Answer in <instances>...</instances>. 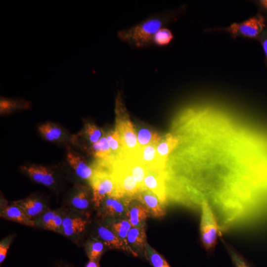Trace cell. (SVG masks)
Instances as JSON below:
<instances>
[{"label": "cell", "instance_id": "obj_1", "mask_svg": "<svg viewBox=\"0 0 267 267\" xmlns=\"http://www.w3.org/2000/svg\"><path fill=\"white\" fill-rule=\"evenodd\" d=\"M167 10L154 14L138 24L118 32V38L123 42L135 48H142L154 45L153 39L160 29L176 20L183 10Z\"/></svg>", "mask_w": 267, "mask_h": 267}, {"label": "cell", "instance_id": "obj_2", "mask_svg": "<svg viewBox=\"0 0 267 267\" xmlns=\"http://www.w3.org/2000/svg\"><path fill=\"white\" fill-rule=\"evenodd\" d=\"M121 95L117 96L116 104L117 122L116 129L118 131L123 146L124 155H135L139 150L137 135L134 126L129 119Z\"/></svg>", "mask_w": 267, "mask_h": 267}, {"label": "cell", "instance_id": "obj_3", "mask_svg": "<svg viewBox=\"0 0 267 267\" xmlns=\"http://www.w3.org/2000/svg\"><path fill=\"white\" fill-rule=\"evenodd\" d=\"M200 234L202 244L209 255L216 246L220 235V227L212 205L206 200L200 203Z\"/></svg>", "mask_w": 267, "mask_h": 267}, {"label": "cell", "instance_id": "obj_4", "mask_svg": "<svg viewBox=\"0 0 267 267\" xmlns=\"http://www.w3.org/2000/svg\"><path fill=\"white\" fill-rule=\"evenodd\" d=\"M267 20L263 15L258 12L243 22H235L226 27L214 28L207 31L225 32L233 39L242 37L257 40L267 27Z\"/></svg>", "mask_w": 267, "mask_h": 267}, {"label": "cell", "instance_id": "obj_5", "mask_svg": "<svg viewBox=\"0 0 267 267\" xmlns=\"http://www.w3.org/2000/svg\"><path fill=\"white\" fill-rule=\"evenodd\" d=\"M89 182L94 207L98 208L102 201L108 196L119 197L115 181L108 167L107 170L100 168L95 169L94 175Z\"/></svg>", "mask_w": 267, "mask_h": 267}, {"label": "cell", "instance_id": "obj_6", "mask_svg": "<svg viewBox=\"0 0 267 267\" xmlns=\"http://www.w3.org/2000/svg\"><path fill=\"white\" fill-rule=\"evenodd\" d=\"M110 171L116 183L119 197L134 198L141 190L120 157L112 162Z\"/></svg>", "mask_w": 267, "mask_h": 267}, {"label": "cell", "instance_id": "obj_7", "mask_svg": "<svg viewBox=\"0 0 267 267\" xmlns=\"http://www.w3.org/2000/svg\"><path fill=\"white\" fill-rule=\"evenodd\" d=\"M89 224L86 213L67 208L63 222L62 235L80 245Z\"/></svg>", "mask_w": 267, "mask_h": 267}, {"label": "cell", "instance_id": "obj_8", "mask_svg": "<svg viewBox=\"0 0 267 267\" xmlns=\"http://www.w3.org/2000/svg\"><path fill=\"white\" fill-rule=\"evenodd\" d=\"M130 198L108 196L98 208V215L103 220L117 219L125 217L127 219Z\"/></svg>", "mask_w": 267, "mask_h": 267}, {"label": "cell", "instance_id": "obj_9", "mask_svg": "<svg viewBox=\"0 0 267 267\" xmlns=\"http://www.w3.org/2000/svg\"><path fill=\"white\" fill-rule=\"evenodd\" d=\"M143 189L152 191L164 204L167 198L166 170L147 169Z\"/></svg>", "mask_w": 267, "mask_h": 267}, {"label": "cell", "instance_id": "obj_10", "mask_svg": "<svg viewBox=\"0 0 267 267\" xmlns=\"http://www.w3.org/2000/svg\"><path fill=\"white\" fill-rule=\"evenodd\" d=\"M91 204L93 205L92 193L89 188L82 185L75 187L68 200V209L86 214Z\"/></svg>", "mask_w": 267, "mask_h": 267}, {"label": "cell", "instance_id": "obj_11", "mask_svg": "<svg viewBox=\"0 0 267 267\" xmlns=\"http://www.w3.org/2000/svg\"><path fill=\"white\" fill-rule=\"evenodd\" d=\"M94 237L100 240L107 248L121 250L134 257H138L134 251L117 237L106 225H100L96 228Z\"/></svg>", "mask_w": 267, "mask_h": 267}, {"label": "cell", "instance_id": "obj_12", "mask_svg": "<svg viewBox=\"0 0 267 267\" xmlns=\"http://www.w3.org/2000/svg\"><path fill=\"white\" fill-rule=\"evenodd\" d=\"M0 217L26 226L35 227L34 221L30 219L21 208L11 203L8 204L3 200L0 201Z\"/></svg>", "mask_w": 267, "mask_h": 267}, {"label": "cell", "instance_id": "obj_13", "mask_svg": "<svg viewBox=\"0 0 267 267\" xmlns=\"http://www.w3.org/2000/svg\"><path fill=\"white\" fill-rule=\"evenodd\" d=\"M150 214L147 208L139 200L134 198L130 199L127 219L132 227L145 226L146 221Z\"/></svg>", "mask_w": 267, "mask_h": 267}, {"label": "cell", "instance_id": "obj_14", "mask_svg": "<svg viewBox=\"0 0 267 267\" xmlns=\"http://www.w3.org/2000/svg\"><path fill=\"white\" fill-rule=\"evenodd\" d=\"M11 203L21 208L31 220H34L49 209L45 202L36 196H30L12 201Z\"/></svg>", "mask_w": 267, "mask_h": 267}, {"label": "cell", "instance_id": "obj_15", "mask_svg": "<svg viewBox=\"0 0 267 267\" xmlns=\"http://www.w3.org/2000/svg\"><path fill=\"white\" fill-rule=\"evenodd\" d=\"M21 170L34 181L50 187L55 183L54 172L49 168L38 165L23 166Z\"/></svg>", "mask_w": 267, "mask_h": 267}, {"label": "cell", "instance_id": "obj_16", "mask_svg": "<svg viewBox=\"0 0 267 267\" xmlns=\"http://www.w3.org/2000/svg\"><path fill=\"white\" fill-rule=\"evenodd\" d=\"M141 202L154 217L160 218L165 215L163 203L158 197L148 189L140 190L134 198Z\"/></svg>", "mask_w": 267, "mask_h": 267}, {"label": "cell", "instance_id": "obj_17", "mask_svg": "<svg viewBox=\"0 0 267 267\" xmlns=\"http://www.w3.org/2000/svg\"><path fill=\"white\" fill-rule=\"evenodd\" d=\"M178 138L173 133L166 134L157 145V153L161 167L166 169L170 155L178 144Z\"/></svg>", "mask_w": 267, "mask_h": 267}, {"label": "cell", "instance_id": "obj_18", "mask_svg": "<svg viewBox=\"0 0 267 267\" xmlns=\"http://www.w3.org/2000/svg\"><path fill=\"white\" fill-rule=\"evenodd\" d=\"M66 160L78 177L84 180H90L94 170L87 164L83 158L75 153L68 152Z\"/></svg>", "mask_w": 267, "mask_h": 267}, {"label": "cell", "instance_id": "obj_19", "mask_svg": "<svg viewBox=\"0 0 267 267\" xmlns=\"http://www.w3.org/2000/svg\"><path fill=\"white\" fill-rule=\"evenodd\" d=\"M119 157L132 174L140 189L142 190L147 168L138 160L136 155L131 156L123 154Z\"/></svg>", "mask_w": 267, "mask_h": 267}, {"label": "cell", "instance_id": "obj_20", "mask_svg": "<svg viewBox=\"0 0 267 267\" xmlns=\"http://www.w3.org/2000/svg\"><path fill=\"white\" fill-rule=\"evenodd\" d=\"M145 226L132 227L128 232L127 243L128 246L138 256L144 255L147 244Z\"/></svg>", "mask_w": 267, "mask_h": 267}, {"label": "cell", "instance_id": "obj_21", "mask_svg": "<svg viewBox=\"0 0 267 267\" xmlns=\"http://www.w3.org/2000/svg\"><path fill=\"white\" fill-rule=\"evenodd\" d=\"M136 156L147 169L166 170L161 167L159 163L156 144H151L140 148Z\"/></svg>", "mask_w": 267, "mask_h": 267}, {"label": "cell", "instance_id": "obj_22", "mask_svg": "<svg viewBox=\"0 0 267 267\" xmlns=\"http://www.w3.org/2000/svg\"><path fill=\"white\" fill-rule=\"evenodd\" d=\"M105 221H107L106 225L129 247L127 243V236L132 226L128 220L117 219H107Z\"/></svg>", "mask_w": 267, "mask_h": 267}, {"label": "cell", "instance_id": "obj_23", "mask_svg": "<svg viewBox=\"0 0 267 267\" xmlns=\"http://www.w3.org/2000/svg\"><path fill=\"white\" fill-rule=\"evenodd\" d=\"M89 152L101 161H109L114 159L112 151L106 136H103L96 143L92 144Z\"/></svg>", "mask_w": 267, "mask_h": 267}, {"label": "cell", "instance_id": "obj_24", "mask_svg": "<svg viewBox=\"0 0 267 267\" xmlns=\"http://www.w3.org/2000/svg\"><path fill=\"white\" fill-rule=\"evenodd\" d=\"M84 248L89 260L100 261L107 248L100 240L93 237L86 241Z\"/></svg>", "mask_w": 267, "mask_h": 267}, {"label": "cell", "instance_id": "obj_25", "mask_svg": "<svg viewBox=\"0 0 267 267\" xmlns=\"http://www.w3.org/2000/svg\"><path fill=\"white\" fill-rule=\"evenodd\" d=\"M38 130L41 134L49 141L58 140L63 135L61 129L50 123L41 125L38 127Z\"/></svg>", "mask_w": 267, "mask_h": 267}, {"label": "cell", "instance_id": "obj_26", "mask_svg": "<svg viewBox=\"0 0 267 267\" xmlns=\"http://www.w3.org/2000/svg\"><path fill=\"white\" fill-rule=\"evenodd\" d=\"M144 257L153 267H171L164 257L147 243L144 252Z\"/></svg>", "mask_w": 267, "mask_h": 267}, {"label": "cell", "instance_id": "obj_27", "mask_svg": "<svg viewBox=\"0 0 267 267\" xmlns=\"http://www.w3.org/2000/svg\"><path fill=\"white\" fill-rule=\"evenodd\" d=\"M139 148L147 145H157L162 138L158 133L147 129H140L137 134Z\"/></svg>", "mask_w": 267, "mask_h": 267}, {"label": "cell", "instance_id": "obj_28", "mask_svg": "<svg viewBox=\"0 0 267 267\" xmlns=\"http://www.w3.org/2000/svg\"><path fill=\"white\" fill-rule=\"evenodd\" d=\"M106 137L111 150L113 158L116 159L122 155L123 146L118 131L116 129L114 131H111L108 133Z\"/></svg>", "mask_w": 267, "mask_h": 267}, {"label": "cell", "instance_id": "obj_29", "mask_svg": "<svg viewBox=\"0 0 267 267\" xmlns=\"http://www.w3.org/2000/svg\"><path fill=\"white\" fill-rule=\"evenodd\" d=\"M224 244L233 267H254L251 263L231 245L225 242Z\"/></svg>", "mask_w": 267, "mask_h": 267}, {"label": "cell", "instance_id": "obj_30", "mask_svg": "<svg viewBox=\"0 0 267 267\" xmlns=\"http://www.w3.org/2000/svg\"><path fill=\"white\" fill-rule=\"evenodd\" d=\"M29 103L25 101L12 100L1 97L0 101V111L1 114H6L14 110L25 108Z\"/></svg>", "mask_w": 267, "mask_h": 267}, {"label": "cell", "instance_id": "obj_31", "mask_svg": "<svg viewBox=\"0 0 267 267\" xmlns=\"http://www.w3.org/2000/svg\"><path fill=\"white\" fill-rule=\"evenodd\" d=\"M57 211L58 209L54 210L49 209L43 213L34 220L35 227L48 230L49 225Z\"/></svg>", "mask_w": 267, "mask_h": 267}, {"label": "cell", "instance_id": "obj_32", "mask_svg": "<svg viewBox=\"0 0 267 267\" xmlns=\"http://www.w3.org/2000/svg\"><path fill=\"white\" fill-rule=\"evenodd\" d=\"M174 39L172 31L165 27L159 31L154 35L153 39L154 45L166 46L170 44Z\"/></svg>", "mask_w": 267, "mask_h": 267}, {"label": "cell", "instance_id": "obj_33", "mask_svg": "<svg viewBox=\"0 0 267 267\" xmlns=\"http://www.w3.org/2000/svg\"><path fill=\"white\" fill-rule=\"evenodd\" d=\"M67 209L64 207L58 209V211L50 224L48 230L62 234L63 222Z\"/></svg>", "mask_w": 267, "mask_h": 267}, {"label": "cell", "instance_id": "obj_34", "mask_svg": "<svg viewBox=\"0 0 267 267\" xmlns=\"http://www.w3.org/2000/svg\"><path fill=\"white\" fill-rule=\"evenodd\" d=\"M85 137L92 144L97 142L102 137V131L96 125L89 123L84 129Z\"/></svg>", "mask_w": 267, "mask_h": 267}, {"label": "cell", "instance_id": "obj_35", "mask_svg": "<svg viewBox=\"0 0 267 267\" xmlns=\"http://www.w3.org/2000/svg\"><path fill=\"white\" fill-rule=\"evenodd\" d=\"M15 234H11L3 238L0 241V264L5 260L9 247L13 242Z\"/></svg>", "mask_w": 267, "mask_h": 267}, {"label": "cell", "instance_id": "obj_36", "mask_svg": "<svg viewBox=\"0 0 267 267\" xmlns=\"http://www.w3.org/2000/svg\"><path fill=\"white\" fill-rule=\"evenodd\" d=\"M261 44L265 56V63L267 67V27L257 40Z\"/></svg>", "mask_w": 267, "mask_h": 267}, {"label": "cell", "instance_id": "obj_37", "mask_svg": "<svg viewBox=\"0 0 267 267\" xmlns=\"http://www.w3.org/2000/svg\"><path fill=\"white\" fill-rule=\"evenodd\" d=\"M254 3L258 7L259 13L263 15L267 19V0H259L254 1Z\"/></svg>", "mask_w": 267, "mask_h": 267}, {"label": "cell", "instance_id": "obj_38", "mask_svg": "<svg viewBox=\"0 0 267 267\" xmlns=\"http://www.w3.org/2000/svg\"><path fill=\"white\" fill-rule=\"evenodd\" d=\"M85 267H100L99 261L89 260Z\"/></svg>", "mask_w": 267, "mask_h": 267}, {"label": "cell", "instance_id": "obj_39", "mask_svg": "<svg viewBox=\"0 0 267 267\" xmlns=\"http://www.w3.org/2000/svg\"><path fill=\"white\" fill-rule=\"evenodd\" d=\"M56 267H73L72 266L69 265V264H57L56 266Z\"/></svg>", "mask_w": 267, "mask_h": 267}]
</instances>
